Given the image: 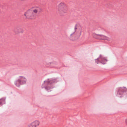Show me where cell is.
I'll return each mask as SVG.
<instances>
[{"mask_svg":"<svg viewBox=\"0 0 127 127\" xmlns=\"http://www.w3.org/2000/svg\"><path fill=\"white\" fill-rule=\"evenodd\" d=\"M82 32V27L80 24H76L75 27V30L74 32L70 35L69 38L72 41H76L80 37Z\"/></svg>","mask_w":127,"mask_h":127,"instance_id":"3","label":"cell"},{"mask_svg":"<svg viewBox=\"0 0 127 127\" xmlns=\"http://www.w3.org/2000/svg\"><path fill=\"white\" fill-rule=\"evenodd\" d=\"M40 122L39 121H35L32 122L26 127H38L39 126Z\"/></svg>","mask_w":127,"mask_h":127,"instance_id":"9","label":"cell"},{"mask_svg":"<svg viewBox=\"0 0 127 127\" xmlns=\"http://www.w3.org/2000/svg\"><path fill=\"white\" fill-rule=\"evenodd\" d=\"M68 6L64 2H61L58 5V10L61 16H64L68 11Z\"/></svg>","mask_w":127,"mask_h":127,"instance_id":"5","label":"cell"},{"mask_svg":"<svg viewBox=\"0 0 127 127\" xmlns=\"http://www.w3.org/2000/svg\"><path fill=\"white\" fill-rule=\"evenodd\" d=\"M42 11V9L39 7H33L27 10L24 14V15L27 19H35Z\"/></svg>","mask_w":127,"mask_h":127,"instance_id":"1","label":"cell"},{"mask_svg":"<svg viewBox=\"0 0 127 127\" xmlns=\"http://www.w3.org/2000/svg\"><path fill=\"white\" fill-rule=\"evenodd\" d=\"M93 38L95 39H99V40H104V41H110V38L107 36H106L104 35H99L96 33H94L92 34Z\"/></svg>","mask_w":127,"mask_h":127,"instance_id":"8","label":"cell"},{"mask_svg":"<svg viewBox=\"0 0 127 127\" xmlns=\"http://www.w3.org/2000/svg\"><path fill=\"white\" fill-rule=\"evenodd\" d=\"M27 80L24 77L20 76L15 82V84L17 87H20L21 86L26 84Z\"/></svg>","mask_w":127,"mask_h":127,"instance_id":"6","label":"cell"},{"mask_svg":"<svg viewBox=\"0 0 127 127\" xmlns=\"http://www.w3.org/2000/svg\"><path fill=\"white\" fill-rule=\"evenodd\" d=\"M6 97H3L0 98V107L6 104Z\"/></svg>","mask_w":127,"mask_h":127,"instance_id":"10","label":"cell"},{"mask_svg":"<svg viewBox=\"0 0 127 127\" xmlns=\"http://www.w3.org/2000/svg\"><path fill=\"white\" fill-rule=\"evenodd\" d=\"M95 63L98 64H102L105 65L107 63L108 60L107 57H106L104 56H103L102 54H101L98 57V58L95 59Z\"/></svg>","mask_w":127,"mask_h":127,"instance_id":"7","label":"cell"},{"mask_svg":"<svg viewBox=\"0 0 127 127\" xmlns=\"http://www.w3.org/2000/svg\"><path fill=\"white\" fill-rule=\"evenodd\" d=\"M115 94L116 96L121 98L125 97H127V87H123L117 88L116 90Z\"/></svg>","mask_w":127,"mask_h":127,"instance_id":"4","label":"cell"},{"mask_svg":"<svg viewBox=\"0 0 127 127\" xmlns=\"http://www.w3.org/2000/svg\"><path fill=\"white\" fill-rule=\"evenodd\" d=\"M59 81L58 78H48L45 80L42 84V89H44L47 92L51 91L55 87L56 84Z\"/></svg>","mask_w":127,"mask_h":127,"instance_id":"2","label":"cell"},{"mask_svg":"<svg viewBox=\"0 0 127 127\" xmlns=\"http://www.w3.org/2000/svg\"><path fill=\"white\" fill-rule=\"evenodd\" d=\"M21 0V1H24V0Z\"/></svg>","mask_w":127,"mask_h":127,"instance_id":"11","label":"cell"}]
</instances>
